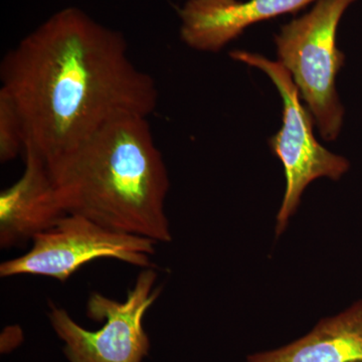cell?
<instances>
[{"mask_svg": "<svg viewBox=\"0 0 362 362\" xmlns=\"http://www.w3.org/2000/svg\"><path fill=\"white\" fill-rule=\"evenodd\" d=\"M0 78L23 123L25 148L45 164L107 124L148 118L158 103L156 81L133 64L122 33L76 7L54 14L7 52Z\"/></svg>", "mask_w": 362, "mask_h": 362, "instance_id": "obj_1", "label": "cell"}, {"mask_svg": "<svg viewBox=\"0 0 362 362\" xmlns=\"http://www.w3.org/2000/svg\"><path fill=\"white\" fill-rule=\"evenodd\" d=\"M47 166L66 214L156 243L173 240L168 169L146 117L107 124Z\"/></svg>", "mask_w": 362, "mask_h": 362, "instance_id": "obj_2", "label": "cell"}, {"mask_svg": "<svg viewBox=\"0 0 362 362\" xmlns=\"http://www.w3.org/2000/svg\"><path fill=\"white\" fill-rule=\"evenodd\" d=\"M356 0H317L308 13L292 21L276 35L279 62L291 74L311 112L321 137L337 139L344 108L337 90L344 54L337 45L343 13Z\"/></svg>", "mask_w": 362, "mask_h": 362, "instance_id": "obj_3", "label": "cell"}, {"mask_svg": "<svg viewBox=\"0 0 362 362\" xmlns=\"http://www.w3.org/2000/svg\"><path fill=\"white\" fill-rule=\"evenodd\" d=\"M153 269L140 272L124 302L94 292L87 303V314L105 321L96 331L85 329L65 309L49 305L52 329L65 343L64 354L70 362H142L148 356L150 340L143 326L145 314L158 299Z\"/></svg>", "mask_w": 362, "mask_h": 362, "instance_id": "obj_4", "label": "cell"}, {"mask_svg": "<svg viewBox=\"0 0 362 362\" xmlns=\"http://www.w3.org/2000/svg\"><path fill=\"white\" fill-rule=\"evenodd\" d=\"M230 57L263 71L276 86L283 100V125L269 140L273 153L284 166L286 190L277 216L276 235H282L296 213L306 187L321 177L338 180L349 171L344 157L324 148L313 134L314 118L300 102V93L290 71L280 62L258 54L235 51Z\"/></svg>", "mask_w": 362, "mask_h": 362, "instance_id": "obj_5", "label": "cell"}, {"mask_svg": "<svg viewBox=\"0 0 362 362\" xmlns=\"http://www.w3.org/2000/svg\"><path fill=\"white\" fill-rule=\"evenodd\" d=\"M32 242L26 254L1 263L2 278L42 276L65 283L86 264L100 259L150 268L157 244L148 238L112 230L74 214H66Z\"/></svg>", "mask_w": 362, "mask_h": 362, "instance_id": "obj_6", "label": "cell"}, {"mask_svg": "<svg viewBox=\"0 0 362 362\" xmlns=\"http://www.w3.org/2000/svg\"><path fill=\"white\" fill-rule=\"evenodd\" d=\"M20 180L0 194V246H21L49 230L66 214L47 164L32 148H25Z\"/></svg>", "mask_w": 362, "mask_h": 362, "instance_id": "obj_7", "label": "cell"}, {"mask_svg": "<svg viewBox=\"0 0 362 362\" xmlns=\"http://www.w3.org/2000/svg\"><path fill=\"white\" fill-rule=\"evenodd\" d=\"M316 0H188L181 9V40L201 52H218L250 25L295 13Z\"/></svg>", "mask_w": 362, "mask_h": 362, "instance_id": "obj_8", "label": "cell"}, {"mask_svg": "<svg viewBox=\"0 0 362 362\" xmlns=\"http://www.w3.org/2000/svg\"><path fill=\"white\" fill-rule=\"evenodd\" d=\"M247 362H362V300L337 316L321 319L305 337L252 354Z\"/></svg>", "mask_w": 362, "mask_h": 362, "instance_id": "obj_9", "label": "cell"}, {"mask_svg": "<svg viewBox=\"0 0 362 362\" xmlns=\"http://www.w3.org/2000/svg\"><path fill=\"white\" fill-rule=\"evenodd\" d=\"M25 132L23 123L13 102L0 92V161L13 160L25 151Z\"/></svg>", "mask_w": 362, "mask_h": 362, "instance_id": "obj_10", "label": "cell"}]
</instances>
